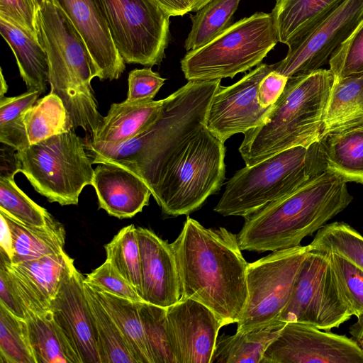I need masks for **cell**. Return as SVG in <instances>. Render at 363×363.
Returning <instances> with one entry per match:
<instances>
[{
  "label": "cell",
  "mask_w": 363,
  "mask_h": 363,
  "mask_svg": "<svg viewBox=\"0 0 363 363\" xmlns=\"http://www.w3.org/2000/svg\"><path fill=\"white\" fill-rule=\"evenodd\" d=\"M309 245L311 250L342 256L363 270V236L346 223L325 225Z\"/></svg>",
  "instance_id": "e575fe53"
},
{
  "label": "cell",
  "mask_w": 363,
  "mask_h": 363,
  "mask_svg": "<svg viewBox=\"0 0 363 363\" xmlns=\"http://www.w3.org/2000/svg\"><path fill=\"white\" fill-rule=\"evenodd\" d=\"M38 39L48 59L51 94L60 98L73 124L94 135L104 116L98 109L91 82L98 70L82 37L65 11L45 0L37 10Z\"/></svg>",
  "instance_id": "277c9868"
},
{
  "label": "cell",
  "mask_w": 363,
  "mask_h": 363,
  "mask_svg": "<svg viewBox=\"0 0 363 363\" xmlns=\"http://www.w3.org/2000/svg\"><path fill=\"white\" fill-rule=\"evenodd\" d=\"M333 81L331 71L322 68L289 79L267 120L244 134L239 152L245 165L319 141Z\"/></svg>",
  "instance_id": "5b68a950"
},
{
  "label": "cell",
  "mask_w": 363,
  "mask_h": 363,
  "mask_svg": "<svg viewBox=\"0 0 363 363\" xmlns=\"http://www.w3.org/2000/svg\"><path fill=\"white\" fill-rule=\"evenodd\" d=\"M0 303L16 316L25 319L26 310L16 289L10 271L0 259Z\"/></svg>",
  "instance_id": "f6af8a7d"
},
{
  "label": "cell",
  "mask_w": 363,
  "mask_h": 363,
  "mask_svg": "<svg viewBox=\"0 0 363 363\" xmlns=\"http://www.w3.org/2000/svg\"><path fill=\"white\" fill-rule=\"evenodd\" d=\"M362 18L363 0H344L310 30L288 44L286 57L273 64L274 70L290 79L320 69Z\"/></svg>",
  "instance_id": "4fadbf2b"
},
{
  "label": "cell",
  "mask_w": 363,
  "mask_h": 363,
  "mask_svg": "<svg viewBox=\"0 0 363 363\" xmlns=\"http://www.w3.org/2000/svg\"><path fill=\"white\" fill-rule=\"evenodd\" d=\"M344 0H276L272 11L278 41L286 45L303 35Z\"/></svg>",
  "instance_id": "d4e9b609"
},
{
  "label": "cell",
  "mask_w": 363,
  "mask_h": 363,
  "mask_svg": "<svg viewBox=\"0 0 363 363\" xmlns=\"http://www.w3.org/2000/svg\"><path fill=\"white\" fill-rule=\"evenodd\" d=\"M21 161L18 151L13 147L1 143L0 149V177L14 178L21 171Z\"/></svg>",
  "instance_id": "7dc6e473"
},
{
  "label": "cell",
  "mask_w": 363,
  "mask_h": 363,
  "mask_svg": "<svg viewBox=\"0 0 363 363\" xmlns=\"http://www.w3.org/2000/svg\"><path fill=\"white\" fill-rule=\"evenodd\" d=\"M0 251L13 274L48 304L57 294L65 276L74 267V260L65 251L16 264H12L6 255Z\"/></svg>",
  "instance_id": "cb8c5ba5"
},
{
  "label": "cell",
  "mask_w": 363,
  "mask_h": 363,
  "mask_svg": "<svg viewBox=\"0 0 363 363\" xmlns=\"http://www.w3.org/2000/svg\"><path fill=\"white\" fill-rule=\"evenodd\" d=\"M274 70L273 64L261 63L241 79L228 86H219L206 116V126L225 143L237 133H243L262 125L273 106L262 107L257 91L262 79Z\"/></svg>",
  "instance_id": "9a60e30c"
},
{
  "label": "cell",
  "mask_w": 363,
  "mask_h": 363,
  "mask_svg": "<svg viewBox=\"0 0 363 363\" xmlns=\"http://www.w3.org/2000/svg\"><path fill=\"white\" fill-rule=\"evenodd\" d=\"M310 245L272 252L247 267L248 297L237 323L245 333L279 322L289 303L301 264Z\"/></svg>",
  "instance_id": "8fae6325"
},
{
  "label": "cell",
  "mask_w": 363,
  "mask_h": 363,
  "mask_svg": "<svg viewBox=\"0 0 363 363\" xmlns=\"http://www.w3.org/2000/svg\"><path fill=\"white\" fill-rule=\"evenodd\" d=\"M240 1L211 0L195 15H191L192 26L184 42L186 50L206 45L229 28Z\"/></svg>",
  "instance_id": "4dcf8cb0"
},
{
  "label": "cell",
  "mask_w": 363,
  "mask_h": 363,
  "mask_svg": "<svg viewBox=\"0 0 363 363\" xmlns=\"http://www.w3.org/2000/svg\"><path fill=\"white\" fill-rule=\"evenodd\" d=\"M93 289L104 291L135 302L143 299L136 289L107 259L84 278Z\"/></svg>",
  "instance_id": "b9f144b4"
},
{
  "label": "cell",
  "mask_w": 363,
  "mask_h": 363,
  "mask_svg": "<svg viewBox=\"0 0 363 363\" xmlns=\"http://www.w3.org/2000/svg\"><path fill=\"white\" fill-rule=\"evenodd\" d=\"M167 320L177 363H211L219 330L225 325L211 309L180 299L167 308Z\"/></svg>",
  "instance_id": "2e32d148"
},
{
  "label": "cell",
  "mask_w": 363,
  "mask_h": 363,
  "mask_svg": "<svg viewBox=\"0 0 363 363\" xmlns=\"http://www.w3.org/2000/svg\"><path fill=\"white\" fill-rule=\"evenodd\" d=\"M67 14L82 37L98 70L100 80L118 79L125 62L116 49L96 0H53Z\"/></svg>",
  "instance_id": "d6986e66"
},
{
  "label": "cell",
  "mask_w": 363,
  "mask_h": 363,
  "mask_svg": "<svg viewBox=\"0 0 363 363\" xmlns=\"http://www.w3.org/2000/svg\"><path fill=\"white\" fill-rule=\"evenodd\" d=\"M0 363H36L25 319L0 303Z\"/></svg>",
  "instance_id": "74e56055"
},
{
  "label": "cell",
  "mask_w": 363,
  "mask_h": 363,
  "mask_svg": "<svg viewBox=\"0 0 363 363\" xmlns=\"http://www.w3.org/2000/svg\"><path fill=\"white\" fill-rule=\"evenodd\" d=\"M211 0H194L192 11H197Z\"/></svg>",
  "instance_id": "f5cc1de1"
},
{
  "label": "cell",
  "mask_w": 363,
  "mask_h": 363,
  "mask_svg": "<svg viewBox=\"0 0 363 363\" xmlns=\"http://www.w3.org/2000/svg\"><path fill=\"white\" fill-rule=\"evenodd\" d=\"M42 93L29 91L13 97H0V142L17 151L30 145L24 123V114Z\"/></svg>",
  "instance_id": "d590c367"
},
{
  "label": "cell",
  "mask_w": 363,
  "mask_h": 363,
  "mask_svg": "<svg viewBox=\"0 0 363 363\" xmlns=\"http://www.w3.org/2000/svg\"><path fill=\"white\" fill-rule=\"evenodd\" d=\"M0 211L28 225L44 226L55 220L17 186L14 178L0 177Z\"/></svg>",
  "instance_id": "f35d334b"
},
{
  "label": "cell",
  "mask_w": 363,
  "mask_h": 363,
  "mask_svg": "<svg viewBox=\"0 0 363 363\" xmlns=\"http://www.w3.org/2000/svg\"><path fill=\"white\" fill-rule=\"evenodd\" d=\"M35 5L37 10L42 6L45 0H32Z\"/></svg>",
  "instance_id": "db71d44e"
},
{
  "label": "cell",
  "mask_w": 363,
  "mask_h": 363,
  "mask_svg": "<svg viewBox=\"0 0 363 363\" xmlns=\"http://www.w3.org/2000/svg\"><path fill=\"white\" fill-rule=\"evenodd\" d=\"M18 153L20 172L50 202L77 205L83 189L91 184L94 169L86 141L73 129L30 145Z\"/></svg>",
  "instance_id": "9c48e42d"
},
{
  "label": "cell",
  "mask_w": 363,
  "mask_h": 363,
  "mask_svg": "<svg viewBox=\"0 0 363 363\" xmlns=\"http://www.w3.org/2000/svg\"><path fill=\"white\" fill-rule=\"evenodd\" d=\"M152 363H177L170 343L167 308L137 302Z\"/></svg>",
  "instance_id": "8d00e7d4"
},
{
  "label": "cell",
  "mask_w": 363,
  "mask_h": 363,
  "mask_svg": "<svg viewBox=\"0 0 363 363\" xmlns=\"http://www.w3.org/2000/svg\"><path fill=\"white\" fill-rule=\"evenodd\" d=\"M93 290L121 330L136 362L152 363L137 302Z\"/></svg>",
  "instance_id": "f1b7e54d"
},
{
  "label": "cell",
  "mask_w": 363,
  "mask_h": 363,
  "mask_svg": "<svg viewBox=\"0 0 363 363\" xmlns=\"http://www.w3.org/2000/svg\"><path fill=\"white\" fill-rule=\"evenodd\" d=\"M220 81H189L164 99L157 118L135 137L116 147L86 150L92 164L111 163L129 170L153 195L174 152L206 125Z\"/></svg>",
  "instance_id": "7a4b0ae2"
},
{
  "label": "cell",
  "mask_w": 363,
  "mask_h": 363,
  "mask_svg": "<svg viewBox=\"0 0 363 363\" xmlns=\"http://www.w3.org/2000/svg\"><path fill=\"white\" fill-rule=\"evenodd\" d=\"M318 143L328 171L363 184V115L323 131Z\"/></svg>",
  "instance_id": "44dd1931"
},
{
  "label": "cell",
  "mask_w": 363,
  "mask_h": 363,
  "mask_svg": "<svg viewBox=\"0 0 363 363\" xmlns=\"http://www.w3.org/2000/svg\"><path fill=\"white\" fill-rule=\"evenodd\" d=\"M357 344L359 345V346L360 347V348L363 351V338H361V339H354Z\"/></svg>",
  "instance_id": "11a10c76"
},
{
  "label": "cell",
  "mask_w": 363,
  "mask_h": 363,
  "mask_svg": "<svg viewBox=\"0 0 363 363\" xmlns=\"http://www.w3.org/2000/svg\"><path fill=\"white\" fill-rule=\"evenodd\" d=\"M349 332L354 339L363 338V315L357 318V320L350 327Z\"/></svg>",
  "instance_id": "f907efd6"
},
{
  "label": "cell",
  "mask_w": 363,
  "mask_h": 363,
  "mask_svg": "<svg viewBox=\"0 0 363 363\" xmlns=\"http://www.w3.org/2000/svg\"><path fill=\"white\" fill-rule=\"evenodd\" d=\"M99 208L118 218H129L149 203L150 188L134 173L111 163H99L91 184Z\"/></svg>",
  "instance_id": "ffe728a7"
},
{
  "label": "cell",
  "mask_w": 363,
  "mask_h": 363,
  "mask_svg": "<svg viewBox=\"0 0 363 363\" xmlns=\"http://www.w3.org/2000/svg\"><path fill=\"white\" fill-rule=\"evenodd\" d=\"M164 99L114 103L96 133L86 141V150L116 147L135 137L159 116Z\"/></svg>",
  "instance_id": "7402d4cb"
},
{
  "label": "cell",
  "mask_w": 363,
  "mask_h": 363,
  "mask_svg": "<svg viewBox=\"0 0 363 363\" xmlns=\"http://www.w3.org/2000/svg\"><path fill=\"white\" fill-rule=\"evenodd\" d=\"M143 301L168 308L181 298L176 258L171 243L153 231L138 227Z\"/></svg>",
  "instance_id": "ac0fdd59"
},
{
  "label": "cell",
  "mask_w": 363,
  "mask_h": 363,
  "mask_svg": "<svg viewBox=\"0 0 363 363\" xmlns=\"http://www.w3.org/2000/svg\"><path fill=\"white\" fill-rule=\"evenodd\" d=\"M25 320L36 363H82L50 311L28 313Z\"/></svg>",
  "instance_id": "4316f807"
},
{
  "label": "cell",
  "mask_w": 363,
  "mask_h": 363,
  "mask_svg": "<svg viewBox=\"0 0 363 363\" xmlns=\"http://www.w3.org/2000/svg\"><path fill=\"white\" fill-rule=\"evenodd\" d=\"M165 79L150 67L135 69L128 74L127 99L130 102L153 100Z\"/></svg>",
  "instance_id": "7bdbcfd3"
},
{
  "label": "cell",
  "mask_w": 363,
  "mask_h": 363,
  "mask_svg": "<svg viewBox=\"0 0 363 363\" xmlns=\"http://www.w3.org/2000/svg\"><path fill=\"white\" fill-rule=\"evenodd\" d=\"M24 123L30 145L73 129L72 119L62 100L51 93L38 99L26 111Z\"/></svg>",
  "instance_id": "f546056e"
},
{
  "label": "cell",
  "mask_w": 363,
  "mask_h": 363,
  "mask_svg": "<svg viewBox=\"0 0 363 363\" xmlns=\"http://www.w3.org/2000/svg\"><path fill=\"white\" fill-rule=\"evenodd\" d=\"M104 247L106 259L142 298L141 262L137 228L133 224L123 228Z\"/></svg>",
  "instance_id": "836d02e7"
},
{
  "label": "cell",
  "mask_w": 363,
  "mask_h": 363,
  "mask_svg": "<svg viewBox=\"0 0 363 363\" xmlns=\"http://www.w3.org/2000/svg\"><path fill=\"white\" fill-rule=\"evenodd\" d=\"M286 323L271 325L217 339L211 363H261L264 352Z\"/></svg>",
  "instance_id": "83f0119b"
},
{
  "label": "cell",
  "mask_w": 363,
  "mask_h": 363,
  "mask_svg": "<svg viewBox=\"0 0 363 363\" xmlns=\"http://www.w3.org/2000/svg\"><path fill=\"white\" fill-rule=\"evenodd\" d=\"M50 311L82 363H101L95 320L84 289V277L74 267L65 276Z\"/></svg>",
  "instance_id": "e0dca14e"
},
{
  "label": "cell",
  "mask_w": 363,
  "mask_h": 363,
  "mask_svg": "<svg viewBox=\"0 0 363 363\" xmlns=\"http://www.w3.org/2000/svg\"><path fill=\"white\" fill-rule=\"evenodd\" d=\"M36 14L32 0H0V18L38 36Z\"/></svg>",
  "instance_id": "ee69618b"
},
{
  "label": "cell",
  "mask_w": 363,
  "mask_h": 363,
  "mask_svg": "<svg viewBox=\"0 0 363 363\" xmlns=\"http://www.w3.org/2000/svg\"><path fill=\"white\" fill-rule=\"evenodd\" d=\"M224 143L203 125L177 149L152 195L164 214L189 215L220 189L225 174Z\"/></svg>",
  "instance_id": "52a82bcc"
},
{
  "label": "cell",
  "mask_w": 363,
  "mask_h": 363,
  "mask_svg": "<svg viewBox=\"0 0 363 363\" xmlns=\"http://www.w3.org/2000/svg\"><path fill=\"white\" fill-rule=\"evenodd\" d=\"M326 253L345 306L352 316L359 317L363 315V270L342 256Z\"/></svg>",
  "instance_id": "ab89813d"
},
{
  "label": "cell",
  "mask_w": 363,
  "mask_h": 363,
  "mask_svg": "<svg viewBox=\"0 0 363 363\" xmlns=\"http://www.w3.org/2000/svg\"><path fill=\"white\" fill-rule=\"evenodd\" d=\"M171 245L179 272L180 299L203 303L225 325L237 323L248 297V263L238 236L223 227L206 228L188 216Z\"/></svg>",
  "instance_id": "6da1fadb"
},
{
  "label": "cell",
  "mask_w": 363,
  "mask_h": 363,
  "mask_svg": "<svg viewBox=\"0 0 363 363\" xmlns=\"http://www.w3.org/2000/svg\"><path fill=\"white\" fill-rule=\"evenodd\" d=\"M170 16H184L192 11L194 0H155Z\"/></svg>",
  "instance_id": "c3c4849f"
},
{
  "label": "cell",
  "mask_w": 363,
  "mask_h": 363,
  "mask_svg": "<svg viewBox=\"0 0 363 363\" xmlns=\"http://www.w3.org/2000/svg\"><path fill=\"white\" fill-rule=\"evenodd\" d=\"M0 32L14 54L28 90L44 93L49 83V65L38 37L1 18Z\"/></svg>",
  "instance_id": "603a6c76"
},
{
  "label": "cell",
  "mask_w": 363,
  "mask_h": 363,
  "mask_svg": "<svg viewBox=\"0 0 363 363\" xmlns=\"http://www.w3.org/2000/svg\"><path fill=\"white\" fill-rule=\"evenodd\" d=\"M261 363H363V351L354 338L288 322L267 348Z\"/></svg>",
  "instance_id": "5bb4252c"
},
{
  "label": "cell",
  "mask_w": 363,
  "mask_h": 363,
  "mask_svg": "<svg viewBox=\"0 0 363 363\" xmlns=\"http://www.w3.org/2000/svg\"><path fill=\"white\" fill-rule=\"evenodd\" d=\"M9 225L13 244L11 263L24 261L61 252L65 242L63 225L54 220L44 226L23 224L0 211Z\"/></svg>",
  "instance_id": "484cf974"
},
{
  "label": "cell",
  "mask_w": 363,
  "mask_h": 363,
  "mask_svg": "<svg viewBox=\"0 0 363 363\" xmlns=\"http://www.w3.org/2000/svg\"><path fill=\"white\" fill-rule=\"evenodd\" d=\"M272 13L257 12L233 23L206 45L186 52L182 70L189 81L233 78L261 64L278 43Z\"/></svg>",
  "instance_id": "ba28073f"
},
{
  "label": "cell",
  "mask_w": 363,
  "mask_h": 363,
  "mask_svg": "<svg viewBox=\"0 0 363 363\" xmlns=\"http://www.w3.org/2000/svg\"><path fill=\"white\" fill-rule=\"evenodd\" d=\"M288 79L274 70L268 73L258 86L257 99L259 105L264 108L273 106L283 92Z\"/></svg>",
  "instance_id": "bcb514c9"
},
{
  "label": "cell",
  "mask_w": 363,
  "mask_h": 363,
  "mask_svg": "<svg viewBox=\"0 0 363 363\" xmlns=\"http://www.w3.org/2000/svg\"><path fill=\"white\" fill-rule=\"evenodd\" d=\"M362 115L363 74L334 79L326 105L323 131Z\"/></svg>",
  "instance_id": "d6a6232c"
},
{
  "label": "cell",
  "mask_w": 363,
  "mask_h": 363,
  "mask_svg": "<svg viewBox=\"0 0 363 363\" xmlns=\"http://www.w3.org/2000/svg\"><path fill=\"white\" fill-rule=\"evenodd\" d=\"M352 316L339 292L328 254L310 249L279 321L299 322L330 330Z\"/></svg>",
  "instance_id": "7c38bea8"
},
{
  "label": "cell",
  "mask_w": 363,
  "mask_h": 363,
  "mask_svg": "<svg viewBox=\"0 0 363 363\" xmlns=\"http://www.w3.org/2000/svg\"><path fill=\"white\" fill-rule=\"evenodd\" d=\"M84 289L95 320L101 363H137L117 325L85 281Z\"/></svg>",
  "instance_id": "1f68e13d"
},
{
  "label": "cell",
  "mask_w": 363,
  "mask_h": 363,
  "mask_svg": "<svg viewBox=\"0 0 363 363\" xmlns=\"http://www.w3.org/2000/svg\"><path fill=\"white\" fill-rule=\"evenodd\" d=\"M1 91H0V97L4 96V94L7 92L8 90V86L6 84V81L4 77V74L2 73V69H1Z\"/></svg>",
  "instance_id": "816d5d0a"
},
{
  "label": "cell",
  "mask_w": 363,
  "mask_h": 363,
  "mask_svg": "<svg viewBox=\"0 0 363 363\" xmlns=\"http://www.w3.org/2000/svg\"><path fill=\"white\" fill-rule=\"evenodd\" d=\"M127 64L152 67L165 57L170 16L155 0H96Z\"/></svg>",
  "instance_id": "30bf717a"
},
{
  "label": "cell",
  "mask_w": 363,
  "mask_h": 363,
  "mask_svg": "<svg viewBox=\"0 0 363 363\" xmlns=\"http://www.w3.org/2000/svg\"><path fill=\"white\" fill-rule=\"evenodd\" d=\"M318 141L296 146L238 170L213 211L243 218L296 191L325 172Z\"/></svg>",
  "instance_id": "8992f818"
},
{
  "label": "cell",
  "mask_w": 363,
  "mask_h": 363,
  "mask_svg": "<svg viewBox=\"0 0 363 363\" xmlns=\"http://www.w3.org/2000/svg\"><path fill=\"white\" fill-rule=\"evenodd\" d=\"M328 63L334 79L363 74V18L335 50Z\"/></svg>",
  "instance_id": "60d3db41"
},
{
  "label": "cell",
  "mask_w": 363,
  "mask_h": 363,
  "mask_svg": "<svg viewBox=\"0 0 363 363\" xmlns=\"http://www.w3.org/2000/svg\"><path fill=\"white\" fill-rule=\"evenodd\" d=\"M0 250H2L11 260L13 255V244L9 225L4 216L0 213Z\"/></svg>",
  "instance_id": "681fc988"
},
{
  "label": "cell",
  "mask_w": 363,
  "mask_h": 363,
  "mask_svg": "<svg viewBox=\"0 0 363 363\" xmlns=\"http://www.w3.org/2000/svg\"><path fill=\"white\" fill-rule=\"evenodd\" d=\"M352 200L347 182L326 170L292 194L245 217L237 235L240 247L263 252L299 246Z\"/></svg>",
  "instance_id": "3957f363"
}]
</instances>
